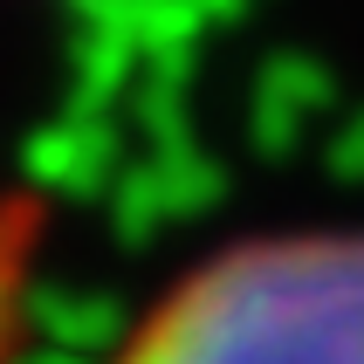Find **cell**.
<instances>
[{"label": "cell", "instance_id": "6da1fadb", "mask_svg": "<svg viewBox=\"0 0 364 364\" xmlns=\"http://www.w3.org/2000/svg\"><path fill=\"white\" fill-rule=\"evenodd\" d=\"M117 364H364V234H275L213 255Z\"/></svg>", "mask_w": 364, "mask_h": 364}, {"label": "cell", "instance_id": "7a4b0ae2", "mask_svg": "<svg viewBox=\"0 0 364 364\" xmlns=\"http://www.w3.org/2000/svg\"><path fill=\"white\" fill-rule=\"evenodd\" d=\"M35 241H41V206L21 193H0V364L21 344V296L35 275Z\"/></svg>", "mask_w": 364, "mask_h": 364}]
</instances>
